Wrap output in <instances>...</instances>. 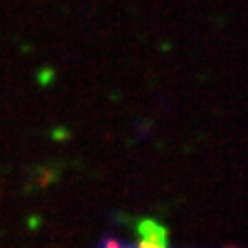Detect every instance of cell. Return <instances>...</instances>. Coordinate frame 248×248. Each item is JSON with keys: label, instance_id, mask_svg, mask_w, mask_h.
Instances as JSON below:
<instances>
[{"label": "cell", "instance_id": "cell-1", "mask_svg": "<svg viewBox=\"0 0 248 248\" xmlns=\"http://www.w3.org/2000/svg\"><path fill=\"white\" fill-rule=\"evenodd\" d=\"M137 232L141 236V242H151L168 248V232L160 223L153 219H141L137 223Z\"/></svg>", "mask_w": 248, "mask_h": 248}, {"label": "cell", "instance_id": "cell-2", "mask_svg": "<svg viewBox=\"0 0 248 248\" xmlns=\"http://www.w3.org/2000/svg\"><path fill=\"white\" fill-rule=\"evenodd\" d=\"M100 248H125L121 242H117L115 238H111V236H106L104 240H102V246Z\"/></svg>", "mask_w": 248, "mask_h": 248}]
</instances>
